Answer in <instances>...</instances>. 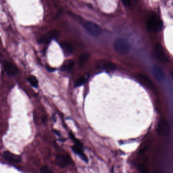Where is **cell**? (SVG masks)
<instances>
[{"label":"cell","mask_w":173,"mask_h":173,"mask_svg":"<svg viewBox=\"0 0 173 173\" xmlns=\"http://www.w3.org/2000/svg\"><path fill=\"white\" fill-rule=\"evenodd\" d=\"M114 48L118 54H126L130 51V44L128 40L125 39L118 38L114 42Z\"/></svg>","instance_id":"cell-1"},{"label":"cell","mask_w":173,"mask_h":173,"mask_svg":"<svg viewBox=\"0 0 173 173\" xmlns=\"http://www.w3.org/2000/svg\"><path fill=\"white\" fill-rule=\"evenodd\" d=\"M147 29L151 32L156 33L161 31L163 28V23L159 17L152 15L147 21Z\"/></svg>","instance_id":"cell-2"},{"label":"cell","mask_w":173,"mask_h":173,"mask_svg":"<svg viewBox=\"0 0 173 173\" xmlns=\"http://www.w3.org/2000/svg\"><path fill=\"white\" fill-rule=\"evenodd\" d=\"M83 27L87 32L93 37H97L102 33V29L100 27L95 23L91 21H86Z\"/></svg>","instance_id":"cell-3"},{"label":"cell","mask_w":173,"mask_h":173,"mask_svg":"<svg viewBox=\"0 0 173 173\" xmlns=\"http://www.w3.org/2000/svg\"><path fill=\"white\" fill-rule=\"evenodd\" d=\"M170 126L167 120L164 118L161 119L157 127V131L159 135L161 136H167L170 132Z\"/></svg>","instance_id":"cell-4"},{"label":"cell","mask_w":173,"mask_h":173,"mask_svg":"<svg viewBox=\"0 0 173 173\" xmlns=\"http://www.w3.org/2000/svg\"><path fill=\"white\" fill-rule=\"evenodd\" d=\"M95 66L97 69L106 71H113L116 68L115 64L107 60H99L96 62Z\"/></svg>","instance_id":"cell-5"},{"label":"cell","mask_w":173,"mask_h":173,"mask_svg":"<svg viewBox=\"0 0 173 173\" xmlns=\"http://www.w3.org/2000/svg\"><path fill=\"white\" fill-rule=\"evenodd\" d=\"M56 163L61 168H65L72 163V160L68 155H58L56 159Z\"/></svg>","instance_id":"cell-6"},{"label":"cell","mask_w":173,"mask_h":173,"mask_svg":"<svg viewBox=\"0 0 173 173\" xmlns=\"http://www.w3.org/2000/svg\"><path fill=\"white\" fill-rule=\"evenodd\" d=\"M5 71L9 77L14 76L17 74L19 69L16 65L9 62H5L3 64Z\"/></svg>","instance_id":"cell-7"},{"label":"cell","mask_w":173,"mask_h":173,"mask_svg":"<svg viewBox=\"0 0 173 173\" xmlns=\"http://www.w3.org/2000/svg\"><path fill=\"white\" fill-rule=\"evenodd\" d=\"M154 53L157 58L161 62H167L169 59L167 57L162 46L160 44H157L154 48Z\"/></svg>","instance_id":"cell-8"},{"label":"cell","mask_w":173,"mask_h":173,"mask_svg":"<svg viewBox=\"0 0 173 173\" xmlns=\"http://www.w3.org/2000/svg\"><path fill=\"white\" fill-rule=\"evenodd\" d=\"M3 157L6 161L11 163H21L22 161V159L21 156L13 154L8 151L4 152L3 154Z\"/></svg>","instance_id":"cell-9"},{"label":"cell","mask_w":173,"mask_h":173,"mask_svg":"<svg viewBox=\"0 0 173 173\" xmlns=\"http://www.w3.org/2000/svg\"><path fill=\"white\" fill-rule=\"evenodd\" d=\"M58 35H59V32L58 31L54 30V31H50L45 35L42 36L40 38L39 41L41 43L48 44L51 41L52 39H54V38L56 37H58Z\"/></svg>","instance_id":"cell-10"},{"label":"cell","mask_w":173,"mask_h":173,"mask_svg":"<svg viewBox=\"0 0 173 173\" xmlns=\"http://www.w3.org/2000/svg\"><path fill=\"white\" fill-rule=\"evenodd\" d=\"M72 150L76 154L78 155L79 157H80L81 159H82L83 161H85V163H88L89 159L86 157V155L83 152V147L78 146L76 145H75L74 146L72 147Z\"/></svg>","instance_id":"cell-11"},{"label":"cell","mask_w":173,"mask_h":173,"mask_svg":"<svg viewBox=\"0 0 173 173\" xmlns=\"http://www.w3.org/2000/svg\"><path fill=\"white\" fill-rule=\"evenodd\" d=\"M153 75L157 80L161 81L165 78V74L161 68L155 66L152 69Z\"/></svg>","instance_id":"cell-12"},{"label":"cell","mask_w":173,"mask_h":173,"mask_svg":"<svg viewBox=\"0 0 173 173\" xmlns=\"http://www.w3.org/2000/svg\"><path fill=\"white\" fill-rule=\"evenodd\" d=\"M60 46L66 56H69L72 54L73 48L70 44L68 42H62Z\"/></svg>","instance_id":"cell-13"},{"label":"cell","mask_w":173,"mask_h":173,"mask_svg":"<svg viewBox=\"0 0 173 173\" xmlns=\"http://www.w3.org/2000/svg\"><path fill=\"white\" fill-rule=\"evenodd\" d=\"M74 66V62L72 60H67L60 67V70L66 71L71 70Z\"/></svg>","instance_id":"cell-14"},{"label":"cell","mask_w":173,"mask_h":173,"mask_svg":"<svg viewBox=\"0 0 173 173\" xmlns=\"http://www.w3.org/2000/svg\"><path fill=\"white\" fill-rule=\"evenodd\" d=\"M138 78L143 83L147 85L148 86H152V82L151 81L150 79L148 77L145 75L143 74H138L137 75Z\"/></svg>","instance_id":"cell-15"},{"label":"cell","mask_w":173,"mask_h":173,"mask_svg":"<svg viewBox=\"0 0 173 173\" xmlns=\"http://www.w3.org/2000/svg\"><path fill=\"white\" fill-rule=\"evenodd\" d=\"M89 56H90V54L89 52H84L81 54L79 58V61L80 64H83L85 63L87 60H89Z\"/></svg>","instance_id":"cell-16"},{"label":"cell","mask_w":173,"mask_h":173,"mask_svg":"<svg viewBox=\"0 0 173 173\" xmlns=\"http://www.w3.org/2000/svg\"><path fill=\"white\" fill-rule=\"evenodd\" d=\"M27 80L30 83L31 85H32L33 87L37 88L38 86V81L37 79L36 78V77L33 75H31L27 78Z\"/></svg>","instance_id":"cell-17"},{"label":"cell","mask_w":173,"mask_h":173,"mask_svg":"<svg viewBox=\"0 0 173 173\" xmlns=\"http://www.w3.org/2000/svg\"><path fill=\"white\" fill-rule=\"evenodd\" d=\"M138 170L141 173H148V170L147 169L146 166L144 164H140L138 167Z\"/></svg>","instance_id":"cell-18"},{"label":"cell","mask_w":173,"mask_h":173,"mask_svg":"<svg viewBox=\"0 0 173 173\" xmlns=\"http://www.w3.org/2000/svg\"><path fill=\"white\" fill-rule=\"evenodd\" d=\"M85 82H86V79L85 78L80 77V78L78 79V80L77 81L76 83V86H80L81 85H82L84 83H85Z\"/></svg>","instance_id":"cell-19"},{"label":"cell","mask_w":173,"mask_h":173,"mask_svg":"<svg viewBox=\"0 0 173 173\" xmlns=\"http://www.w3.org/2000/svg\"><path fill=\"white\" fill-rule=\"evenodd\" d=\"M40 172L42 173H52L51 171L49 169L48 167L47 166H43L40 169Z\"/></svg>","instance_id":"cell-20"},{"label":"cell","mask_w":173,"mask_h":173,"mask_svg":"<svg viewBox=\"0 0 173 173\" xmlns=\"http://www.w3.org/2000/svg\"><path fill=\"white\" fill-rule=\"evenodd\" d=\"M122 3L126 6H129L131 4V1L130 0H122Z\"/></svg>","instance_id":"cell-21"},{"label":"cell","mask_w":173,"mask_h":173,"mask_svg":"<svg viewBox=\"0 0 173 173\" xmlns=\"http://www.w3.org/2000/svg\"><path fill=\"white\" fill-rule=\"evenodd\" d=\"M46 70L49 72H53L54 71L56 70V69L54 68H51L49 66H46Z\"/></svg>","instance_id":"cell-22"},{"label":"cell","mask_w":173,"mask_h":173,"mask_svg":"<svg viewBox=\"0 0 173 173\" xmlns=\"http://www.w3.org/2000/svg\"><path fill=\"white\" fill-rule=\"evenodd\" d=\"M54 132L56 133V135H57V136H58V137H60V138H62V135H61L60 132L59 131H58V130H54Z\"/></svg>","instance_id":"cell-23"},{"label":"cell","mask_w":173,"mask_h":173,"mask_svg":"<svg viewBox=\"0 0 173 173\" xmlns=\"http://www.w3.org/2000/svg\"><path fill=\"white\" fill-rule=\"evenodd\" d=\"M53 120H54V122H56V118H55V115L54 114V116H53Z\"/></svg>","instance_id":"cell-24"},{"label":"cell","mask_w":173,"mask_h":173,"mask_svg":"<svg viewBox=\"0 0 173 173\" xmlns=\"http://www.w3.org/2000/svg\"><path fill=\"white\" fill-rule=\"evenodd\" d=\"M172 77H173V73H172Z\"/></svg>","instance_id":"cell-25"}]
</instances>
